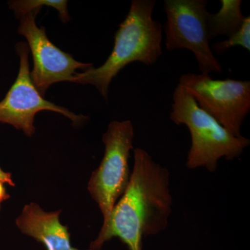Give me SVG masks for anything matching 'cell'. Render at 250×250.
Listing matches in <instances>:
<instances>
[{
  "label": "cell",
  "instance_id": "5b68a950",
  "mask_svg": "<svg viewBox=\"0 0 250 250\" xmlns=\"http://www.w3.org/2000/svg\"><path fill=\"white\" fill-rule=\"evenodd\" d=\"M164 32L168 51L188 49L195 55L201 74L221 72L220 62L210 45L206 0H165Z\"/></svg>",
  "mask_w": 250,
  "mask_h": 250
},
{
  "label": "cell",
  "instance_id": "2e32d148",
  "mask_svg": "<svg viewBox=\"0 0 250 250\" xmlns=\"http://www.w3.org/2000/svg\"><path fill=\"white\" fill-rule=\"evenodd\" d=\"M1 204H0V212H1Z\"/></svg>",
  "mask_w": 250,
  "mask_h": 250
},
{
  "label": "cell",
  "instance_id": "6da1fadb",
  "mask_svg": "<svg viewBox=\"0 0 250 250\" xmlns=\"http://www.w3.org/2000/svg\"><path fill=\"white\" fill-rule=\"evenodd\" d=\"M129 184L103 224L90 250L117 238L128 250H143V238L165 231L172 213L170 172L141 148L134 149Z\"/></svg>",
  "mask_w": 250,
  "mask_h": 250
},
{
  "label": "cell",
  "instance_id": "5bb4252c",
  "mask_svg": "<svg viewBox=\"0 0 250 250\" xmlns=\"http://www.w3.org/2000/svg\"><path fill=\"white\" fill-rule=\"evenodd\" d=\"M10 195L6 192V188H5L4 183L1 181H0V204L2 203L3 202L9 200Z\"/></svg>",
  "mask_w": 250,
  "mask_h": 250
},
{
  "label": "cell",
  "instance_id": "7a4b0ae2",
  "mask_svg": "<svg viewBox=\"0 0 250 250\" xmlns=\"http://www.w3.org/2000/svg\"><path fill=\"white\" fill-rule=\"evenodd\" d=\"M155 0H133L129 12L115 34L114 46L101 66L77 73L72 83L96 87L105 100L112 80L126 65L155 64L162 54V25L153 18Z\"/></svg>",
  "mask_w": 250,
  "mask_h": 250
},
{
  "label": "cell",
  "instance_id": "9a60e30c",
  "mask_svg": "<svg viewBox=\"0 0 250 250\" xmlns=\"http://www.w3.org/2000/svg\"><path fill=\"white\" fill-rule=\"evenodd\" d=\"M78 250V249H77V248H70V249L69 250ZM90 250V249H88V250Z\"/></svg>",
  "mask_w": 250,
  "mask_h": 250
},
{
  "label": "cell",
  "instance_id": "4fadbf2b",
  "mask_svg": "<svg viewBox=\"0 0 250 250\" xmlns=\"http://www.w3.org/2000/svg\"><path fill=\"white\" fill-rule=\"evenodd\" d=\"M0 181H1L4 184H9L11 187H14L16 186L14 180H13L11 174L9 172H4L1 167H0Z\"/></svg>",
  "mask_w": 250,
  "mask_h": 250
},
{
  "label": "cell",
  "instance_id": "9c48e42d",
  "mask_svg": "<svg viewBox=\"0 0 250 250\" xmlns=\"http://www.w3.org/2000/svg\"><path fill=\"white\" fill-rule=\"evenodd\" d=\"M61 212H46L37 204H28L16 218V226L24 234L42 243L47 250H67L71 248L70 233L61 223Z\"/></svg>",
  "mask_w": 250,
  "mask_h": 250
},
{
  "label": "cell",
  "instance_id": "7c38bea8",
  "mask_svg": "<svg viewBox=\"0 0 250 250\" xmlns=\"http://www.w3.org/2000/svg\"><path fill=\"white\" fill-rule=\"evenodd\" d=\"M236 46H241L250 51V17L246 16L241 27L236 32L229 36L228 39L216 42L210 46L212 52L218 54H223L229 49Z\"/></svg>",
  "mask_w": 250,
  "mask_h": 250
},
{
  "label": "cell",
  "instance_id": "277c9868",
  "mask_svg": "<svg viewBox=\"0 0 250 250\" xmlns=\"http://www.w3.org/2000/svg\"><path fill=\"white\" fill-rule=\"evenodd\" d=\"M134 129L130 121H113L103 134L105 150L103 160L92 172L88 190L103 216V223L129 184L130 152L134 149Z\"/></svg>",
  "mask_w": 250,
  "mask_h": 250
},
{
  "label": "cell",
  "instance_id": "52a82bcc",
  "mask_svg": "<svg viewBox=\"0 0 250 250\" xmlns=\"http://www.w3.org/2000/svg\"><path fill=\"white\" fill-rule=\"evenodd\" d=\"M16 51L20 57L19 72L14 84L0 102V123L22 130L26 136L31 137L36 132L34 118L40 111L57 112L69 118L75 125H80L87 120V117L77 116L67 108L46 100L31 80L27 44L18 42Z\"/></svg>",
  "mask_w": 250,
  "mask_h": 250
},
{
  "label": "cell",
  "instance_id": "30bf717a",
  "mask_svg": "<svg viewBox=\"0 0 250 250\" xmlns=\"http://www.w3.org/2000/svg\"><path fill=\"white\" fill-rule=\"evenodd\" d=\"M220 4L221 8L218 12L208 14L210 41L218 36H231L241 27L246 19L242 13L241 0H220Z\"/></svg>",
  "mask_w": 250,
  "mask_h": 250
},
{
  "label": "cell",
  "instance_id": "8fae6325",
  "mask_svg": "<svg viewBox=\"0 0 250 250\" xmlns=\"http://www.w3.org/2000/svg\"><path fill=\"white\" fill-rule=\"evenodd\" d=\"M10 9L14 11L18 17H22L31 11L40 10L41 6H52L58 10L59 16L63 22L70 20L68 11L67 9V1H57V0H27V1H11L9 3Z\"/></svg>",
  "mask_w": 250,
  "mask_h": 250
},
{
  "label": "cell",
  "instance_id": "8992f818",
  "mask_svg": "<svg viewBox=\"0 0 250 250\" xmlns=\"http://www.w3.org/2000/svg\"><path fill=\"white\" fill-rule=\"evenodd\" d=\"M179 85L231 134L242 136V125L250 111V81L213 80L210 75L187 73L180 77Z\"/></svg>",
  "mask_w": 250,
  "mask_h": 250
},
{
  "label": "cell",
  "instance_id": "ba28073f",
  "mask_svg": "<svg viewBox=\"0 0 250 250\" xmlns=\"http://www.w3.org/2000/svg\"><path fill=\"white\" fill-rule=\"evenodd\" d=\"M39 11H31L21 17L18 32L27 39L34 61L31 80L44 97L51 85L57 82H71L77 70L84 72L93 65L77 62L71 54L61 50L49 40L45 28L36 24V16Z\"/></svg>",
  "mask_w": 250,
  "mask_h": 250
},
{
  "label": "cell",
  "instance_id": "3957f363",
  "mask_svg": "<svg viewBox=\"0 0 250 250\" xmlns=\"http://www.w3.org/2000/svg\"><path fill=\"white\" fill-rule=\"evenodd\" d=\"M171 121L187 126L191 138L186 166L190 170L205 167L215 172L220 159L233 160L250 146V139L234 136L202 110L185 88L177 85L172 95Z\"/></svg>",
  "mask_w": 250,
  "mask_h": 250
}]
</instances>
